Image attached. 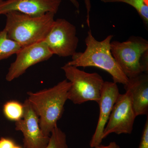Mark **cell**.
<instances>
[{
    "instance_id": "d6986e66",
    "label": "cell",
    "mask_w": 148,
    "mask_h": 148,
    "mask_svg": "<svg viewBox=\"0 0 148 148\" xmlns=\"http://www.w3.org/2000/svg\"><path fill=\"white\" fill-rule=\"evenodd\" d=\"M86 10V23L88 26L90 27V13L91 11V5L90 0H83Z\"/></svg>"
},
{
    "instance_id": "7402d4cb",
    "label": "cell",
    "mask_w": 148,
    "mask_h": 148,
    "mask_svg": "<svg viewBox=\"0 0 148 148\" xmlns=\"http://www.w3.org/2000/svg\"><path fill=\"white\" fill-rule=\"evenodd\" d=\"M13 148H22L21 147H20V146H18V145H15V146Z\"/></svg>"
},
{
    "instance_id": "8fae6325",
    "label": "cell",
    "mask_w": 148,
    "mask_h": 148,
    "mask_svg": "<svg viewBox=\"0 0 148 148\" xmlns=\"http://www.w3.org/2000/svg\"><path fill=\"white\" fill-rule=\"evenodd\" d=\"M62 0H4L0 3V15L17 11L33 16L58 12Z\"/></svg>"
},
{
    "instance_id": "8992f818",
    "label": "cell",
    "mask_w": 148,
    "mask_h": 148,
    "mask_svg": "<svg viewBox=\"0 0 148 148\" xmlns=\"http://www.w3.org/2000/svg\"><path fill=\"white\" fill-rule=\"evenodd\" d=\"M43 41L53 55L73 56L77 52L79 43L76 28L66 19L57 18Z\"/></svg>"
},
{
    "instance_id": "7a4b0ae2",
    "label": "cell",
    "mask_w": 148,
    "mask_h": 148,
    "mask_svg": "<svg viewBox=\"0 0 148 148\" xmlns=\"http://www.w3.org/2000/svg\"><path fill=\"white\" fill-rule=\"evenodd\" d=\"M113 35H109L103 40H97L88 31L85 40L86 49L84 52H76L71 61L66 64L77 67H94L106 71L112 76L114 82L123 85L128 78L123 73L112 55L110 43Z\"/></svg>"
},
{
    "instance_id": "277c9868",
    "label": "cell",
    "mask_w": 148,
    "mask_h": 148,
    "mask_svg": "<svg viewBox=\"0 0 148 148\" xmlns=\"http://www.w3.org/2000/svg\"><path fill=\"white\" fill-rule=\"evenodd\" d=\"M61 69L71 83L68 100L76 105L90 101L98 103L105 82L101 75L96 73H86L66 64Z\"/></svg>"
},
{
    "instance_id": "9a60e30c",
    "label": "cell",
    "mask_w": 148,
    "mask_h": 148,
    "mask_svg": "<svg viewBox=\"0 0 148 148\" xmlns=\"http://www.w3.org/2000/svg\"><path fill=\"white\" fill-rule=\"evenodd\" d=\"M3 112L8 119L15 122L18 121L23 117L24 106L18 101H8L3 106Z\"/></svg>"
},
{
    "instance_id": "4fadbf2b",
    "label": "cell",
    "mask_w": 148,
    "mask_h": 148,
    "mask_svg": "<svg viewBox=\"0 0 148 148\" xmlns=\"http://www.w3.org/2000/svg\"><path fill=\"white\" fill-rule=\"evenodd\" d=\"M22 47L8 38L5 29L0 32V61L16 54Z\"/></svg>"
},
{
    "instance_id": "e0dca14e",
    "label": "cell",
    "mask_w": 148,
    "mask_h": 148,
    "mask_svg": "<svg viewBox=\"0 0 148 148\" xmlns=\"http://www.w3.org/2000/svg\"><path fill=\"white\" fill-rule=\"evenodd\" d=\"M138 148H148V117L143 128L142 136L140 140V145Z\"/></svg>"
},
{
    "instance_id": "ac0fdd59",
    "label": "cell",
    "mask_w": 148,
    "mask_h": 148,
    "mask_svg": "<svg viewBox=\"0 0 148 148\" xmlns=\"http://www.w3.org/2000/svg\"><path fill=\"white\" fill-rule=\"evenodd\" d=\"M15 145L12 139L5 138H0V148H13Z\"/></svg>"
},
{
    "instance_id": "5bb4252c",
    "label": "cell",
    "mask_w": 148,
    "mask_h": 148,
    "mask_svg": "<svg viewBox=\"0 0 148 148\" xmlns=\"http://www.w3.org/2000/svg\"><path fill=\"white\" fill-rule=\"evenodd\" d=\"M104 3H123L136 10L146 28L148 27V0H101Z\"/></svg>"
},
{
    "instance_id": "30bf717a",
    "label": "cell",
    "mask_w": 148,
    "mask_h": 148,
    "mask_svg": "<svg viewBox=\"0 0 148 148\" xmlns=\"http://www.w3.org/2000/svg\"><path fill=\"white\" fill-rule=\"evenodd\" d=\"M120 94L116 83L114 82H104L98 103L100 108L99 118L95 132L90 141V147L94 148L101 144L104 129Z\"/></svg>"
},
{
    "instance_id": "5b68a950",
    "label": "cell",
    "mask_w": 148,
    "mask_h": 148,
    "mask_svg": "<svg viewBox=\"0 0 148 148\" xmlns=\"http://www.w3.org/2000/svg\"><path fill=\"white\" fill-rule=\"evenodd\" d=\"M110 49L118 65L128 79L144 73L141 61L148 51L147 40L139 36H131L123 42H111Z\"/></svg>"
},
{
    "instance_id": "3957f363",
    "label": "cell",
    "mask_w": 148,
    "mask_h": 148,
    "mask_svg": "<svg viewBox=\"0 0 148 148\" xmlns=\"http://www.w3.org/2000/svg\"><path fill=\"white\" fill-rule=\"evenodd\" d=\"M55 14L47 12L42 16H30L17 11L5 14L4 29L8 38L25 47L45 38L54 20Z\"/></svg>"
},
{
    "instance_id": "9c48e42d",
    "label": "cell",
    "mask_w": 148,
    "mask_h": 148,
    "mask_svg": "<svg viewBox=\"0 0 148 148\" xmlns=\"http://www.w3.org/2000/svg\"><path fill=\"white\" fill-rule=\"evenodd\" d=\"M23 117L15 122V129L22 132L24 148H45L49 140V136L43 133L39 125L38 116L26 99L24 104Z\"/></svg>"
},
{
    "instance_id": "7c38bea8",
    "label": "cell",
    "mask_w": 148,
    "mask_h": 148,
    "mask_svg": "<svg viewBox=\"0 0 148 148\" xmlns=\"http://www.w3.org/2000/svg\"><path fill=\"white\" fill-rule=\"evenodd\" d=\"M125 91L130 94L131 102L136 116L148 115V75L143 73L128 79L124 85Z\"/></svg>"
},
{
    "instance_id": "6da1fadb",
    "label": "cell",
    "mask_w": 148,
    "mask_h": 148,
    "mask_svg": "<svg viewBox=\"0 0 148 148\" xmlns=\"http://www.w3.org/2000/svg\"><path fill=\"white\" fill-rule=\"evenodd\" d=\"M71 86V82L65 79L50 88L27 92V99L38 116L40 127L45 136H50L63 115Z\"/></svg>"
},
{
    "instance_id": "ffe728a7",
    "label": "cell",
    "mask_w": 148,
    "mask_h": 148,
    "mask_svg": "<svg viewBox=\"0 0 148 148\" xmlns=\"http://www.w3.org/2000/svg\"><path fill=\"white\" fill-rule=\"evenodd\" d=\"M94 148H120V147L116 142H112L110 143L108 145H103L101 144Z\"/></svg>"
},
{
    "instance_id": "ba28073f",
    "label": "cell",
    "mask_w": 148,
    "mask_h": 148,
    "mask_svg": "<svg viewBox=\"0 0 148 148\" xmlns=\"http://www.w3.org/2000/svg\"><path fill=\"white\" fill-rule=\"evenodd\" d=\"M15 61L10 64L6 80L11 82L21 76L30 67L48 60L53 53L42 41L22 47L16 54Z\"/></svg>"
},
{
    "instance_id": "2e32d148",
    "label": "cell",
    "mask_w": 148,
    "mask_h": 148,
    "mask_svg": "<svg viewBox=\"0 0 148 148\" xmlns=\"http://www.w3.org/2000/svg\"><path fill=\"white\" fill-rule=\"evenodd\" d=\"M45 148H69L66 134L58 126L51 133L49 141Z\"/></svg>"
},
{
    "instance_id": "603a6c76",
    "label": "cell",
    "mask_w": 148,
    "mask_h": 148,
    "mask_svg": "<svg viewBox=\"0 0 148 148\" xmlns=\"http://www.w3.org/2000/svg\"><path fill=\"white\" fill-rule=\"evenodd\" d=\"M4 0H0V3L2 1H3Z\"/></svg>"
},
{
    "instance_id": "52a82bcc",
    "label": "cell",
    "mask_w": 148,
    "mask_h": 148,
    "mask_svg": "<svg viewBox=\"0 0 148 148\" xmlns=\"http://www.w3.org/2000/svg\"><path fill=\"white\" fill-rule=\"evenodd\" d=\"M136 117L129 92L120 94L104 129L103 140L112 133L131 134Z\"/></svg>"
},
{
    "instance_id": "44dd1931",
    "label": "cell",
    "mask_w": 148,
    "mask_h": 148,
    "mask_svg": "<svg viewBox=\"0 0 148 148\" xmlns=\"http://www.w3.org/2000/svg\"><path fill=\"white\" fill-rule=\"evenodd\" d=\"M73 4L74 6L76 9L77 11L79 12V4L77 0H69Z\"/></svg>"
}]
</instances>
